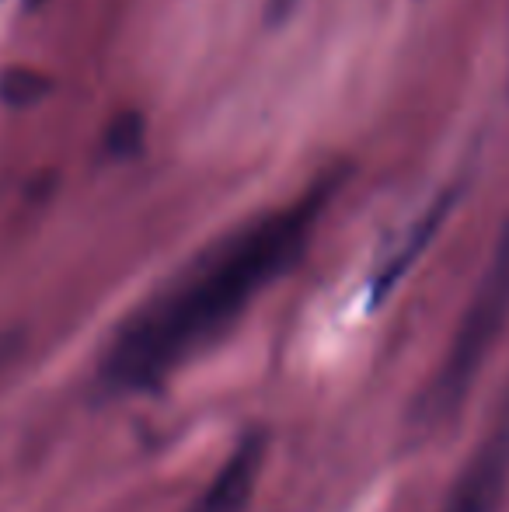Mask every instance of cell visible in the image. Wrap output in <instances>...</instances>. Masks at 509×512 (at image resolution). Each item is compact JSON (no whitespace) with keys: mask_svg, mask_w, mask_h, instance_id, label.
<instances>
[{"mask_svg":"<svg viewBox=\"0 0 509 512\" xmlns=\"http://www.w3.org/2000/svg\"><path fill=\"white\" fill-rule=\"evenodd\" d=\"M49 91V81L32 70H7L0 74V95L7 105H32Z\"/></svg>","mask_w":509,"mask_h":512,"instance_id":"5b68a950","label":"cell"},{"mask_svg":"<svg viewBox=\"0 0 509 512\" xmlns=\"http://www.w3.org/2000/svg\"><path fill=\"white\" fill-rule=\"evenodd\" d=\"M25 4H28V7H39V4H42V0H25Z\"/></svg>","mask_w":509,"mask_h":512,"instance_id":"52a82bcc","label":"cell"},{"mask_svg":"<svg viewBox=\"0 0 509 512\" xmlns=\"http://www.w3.org/2000/svg\"><path fill=\"white\" fill-rule=\"evenodd\" d=\"M509 488V429H499L475 450L450 488L440 512H499Z\"/></svg>","mask_w":509,"mask_h":512,"instance_id":"3957f363","label":"cell"},{"mask_svg":"<svg viewBox=\"0 0 509 512\" xmlns=\"http://www.w3.org/2000/svg\"><path fill=\"white\" fill-rule=\"evenodd\" d=\"M509 324V220L503 223L496 237L485 272L478 276L475 293H471L468 307H464L461 321H457L454 335H450L447 356L440 359L433 380L426 384L419 398V422L422 425H443L457 418L464 408L471 387H475L478 373L485 370L489 356L496 352L499 338H503Z\"/></svg>","mask_w":509,"mask_h":512,"instance_id":"7a4b0ae2","label":"cell"},{"mask_svg":"<svg viewBox=\"0 0 509 512\" xmlns=\"http://www.w3.org/2000/svg\"><path fill=\"white\" fill-rule=\"evenodd\" d=\"M293 4H297V0H269V7H265V14H269V21H283L286 14L293 11Z\"/></svg>","mask_w":509,"mask_h":512,"instance_id":"8992f818","label":"cell"},{"mask_svg":"<svg viewBox=\"0 0 509 512\" xmlns=\"http://www.w3.org/2000/svg\"><path fill=\"white\" fill-rule=\"evenodd\" d=\"M265 464V436H245L185 512H248Z\"/></svg>","mask_w":509,"mask_h":512,"instance_id":"277c9868","label":"cell"},{"mask_svg":"<svg viewBox=\"0 0 509 512\" xmlns=\"http://www.w3.org/2000/svg\"><path fill=\"white\" fill-rule=\"evenodd\" d=\"M325 203L328 189L307 192L300 203L234 230L133 310L98 363L105 391H147L199 349L217 342L258 293L297 265Z\"/></svg>","mask_w":509,"mask_h":512,"instance_id":"6da1fadb","label":"cell"}]
</instances>
